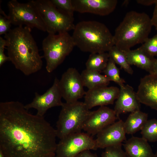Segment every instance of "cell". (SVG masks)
Here are the masks:
<instances>
[{"label":"cell","instance_id":"cell-10","mask_svg":"<svg viewBox=\"0 0 157 157\" xmlns=\"http://www.w3.org/2000/svg\"><path fill=\"white\" fill-rule=\"evenodd\" d=\"M59 83L62 98L66 102L77 101L85 94L81 74L75 68L68 69L62 74Z\"/></svg>","mask_w":157,"mask_h":157},{"label":"cell","instance_id":"cell-23","mask_svg":"<svg viewBox=\"0 0 157 157\" xmlns=\"http://www.w3.org/2000/svg\"><path fill=\"white\" fill-rule=\"evenodd\" d=\"M110 58L116 64L119 65L126 72L132 74L133 71L129 64L124 52L114 46L108 52Z\"/></svg>","mask_w":157,"mask_h":157},{"label":"cell","instance_id":"cell-20","mask_svg":"<svg viewBox=\"0 0 157 157\" xmlns=\"http://www.w3.org/2000/svg\"><path fill=\"white\" fill-rule=\"evenodd\" d=\"M81 75L84 87L88 90L107 86L110 81L105 76L100 73L86 69L82 71Z\"/></svg>","mask_w":157,"mask_h":157},{"label":"cell","instance_id":"cell-22","mask_svg":"<svg viewBox=\"0 0 157 157\" xmlns=\"http://www.w3.org/2000/svg\"><path fill=\"white\" fill-rule=\"evenodd\" d=\"M109 58L108 52L91 53L85 63L86 69L100 73L106 67Z\"/></svg>","mask_w":157,"mask_h":157},{"label":"cell","instance_id":"cell-12","mask_svg":"<svg viewBox=\"0 0 157 157\" xmlns=\"http://www.w3.org/2000/svg\"><path fill=\"white\" fill-rule=\"evenodd\" d=\"M117 119L114 110L105 106H100L90 112L86 120L83 130L91 136L97 135Z\"/></svg>","mask_w":157,"mask_h":157},{"label":"cell","instance_id":"cell-11","mask_svg":"<svg viewBox=\"0 0 157 157\" xmlns=\"http://www.w3.org/2000/svg\"><path fill=\"white\" fill-rule=\"evenodd\" d=\"M59 80L56 78L52 86L44 93H35V97L31 103L24 105L27 110L34 108L37 111L36 115L44 117L47 110L52 107L61 106L62 96L59 85Z\"/></svg>","mask_w":157,"mask_h":157},{"label":"cell","instance_id":"cell-28","mask_svg":"<svg viewBox=\"0 0 157 157\" xmlns=\"http://www.w3.org/2000/svg\"><path fill=\"white\" fill-rule=\"evenodd\" d=\"M105 149L101 157H127L122 148V145L108 147Z\"/></svg>","mask_w":157,"mask_h":157},{"label":"cell","instance_id":"cell-8","mask_svg":"<svg viewBox=\"0 0 157 157\" xmlns=\"http://www.w3.org/2000/svg\"><path fill=\"white\" fill-rule=\"evenodd\" d=\"M8 17L12 24L18 26L25 25L46 31L45 27L36 7L30 1L26 3L12 0L8 3Z\"/></svg>","mask_w":157,"mask_h":157},{"label":"cell","instance_id":"cell-18","mask_svg":"<svg viewBox=\"0 0 157 157\" xmlns=\"http://www.w3.org/2000/svg\"><path fill=\"white\" fill-rule=\"evenodd\" d=\"M123 145L127 157H155L148 142L142 137L132 136Z\"/></svg>","mask_w":157,"mask_h":157},{"label":"cell","instance_id":"cell-6","mask_svg":"<svg viewBox=\"0 0 157 157\" xmlns=\"http://www.w3.org/2000/svg\"><path fill=\"white\" fill-rule=\"evenodd\" d=\"M75 46L68 32L49 34L42 43L47 72H53L64 60Z\"/></svg>","mask_w":157,"mask_h":157},{"label":"cell","instance_id":"cell-2","mask_svg":"<svg viewBox=\"0 0 157 157\" xmlns=\"http://www.w3.org/2000/svg\"><path fill=\"white\" fill-rule=\"evenodd\" d=\"M31 28L18 26L5 35L8 56L15 68L26 76L40 70L43 63Z\"/></svg>","mask_w":157,"mask_h":157},{"label":"cell","instance_id":"cell-31","mask_svg":"<svg viewBox=\"0 0 157 157\" xmlns=\"http://www.w3.org/2000/svg\"><path fill=\"white\" fill-rule=\"evenodd\" d=\"M90 150H87L83 151L74 157H99L97 154L92 152Z\"/></svg>","mask_w":157,"mask_h":157},{"label":"cell","instance_id":"cell-24","mask_svg":"<svg viewBox=\"0 0 157 157\" xmlns=\"http://www.w3.org/2000/svg\"><path fill=\"white\" fill-rule=\"evenodd\" d=\"M141 131L142 137L148 142L157 141V119L148 120Z\"/></svg>","mask_w":157,"mask_h":157},{"label":"cell","instance_id":"cell-36","mask_svg":"<svg viewBox=\"0 0 157 157\" xmlns=\"http://www.w3.org/2000/svg\"><path fill=\"white\" fill-rule=\"evenodd\" d=\"M155 154V157H157V150Z\"/></svg>","mask_w":157,"mask_h":157},{"label":"cell","instance_id":"cell-25","mask_svg":"<svg viewBox=\"0 0 157 157\" xmlns=\"http://www.w3.org/2000/svg\"><path fill=\"white\" fill-rule=\"evenodd\" d=\"M103 72L110 81H114L119 85L125 82V80L120 77L119 69L116 66V63L110 57Z\"/></svg>","mask_w":157,"mask_h":157},{"label":"cell","instance_id":"cell-33","mask_svg":"<svg viewBox=\"0 0 157 157\" xmlns=\"http://www.w3.org/2000/svg\"><path fill=\"white\" fill-rule=\"evenodd\" d=\"M156 0H138V3L145 6H150L155 4Z\"/></svg>","mask_w":157,"mask_h":157},{"label":"cell","instance_id":"cell-21","mask_svg":"<svg viewBox=\"0 0 157 157\" xmlns=\"http://www.w3.org/2000/svg\"><path fill=\"white\" fill-rule=\"evenodd\" d=\"M148 114L140 110L131 113L125 122L124 127L126 134L132 135L141 130L148 120Z\"/></svg>","mask_w":157,"mask_h":157},{"label":"cell","instance_id":"cell-4","mask_svg":"<svg viewBox=\"0 0 157 157\" xmlns=\"http://www.w3.org/2000/svg\"><path fill=\"white\" fill-rule=\"evenodd\" d=\"M153 25L151 18L144 12L127 13L116 28L113 35L114 45L123 51L148 38Z\"/></svg>","mask_w":157,"mask_h":157},{"label":"cell","instance_id":"cell-7","mask_svg":"<svg viewBox=\"0 0 157 157\" xmlns=\"http://www.w3.org/2000/svg\"><path fill=\"white\" fill-rule=\"evenodd\" d=\"M31 1L37 9L49 34L68 32L73 30L75 25L74 17L62 12L50 0Z\"/></svg>","mask_w":157,"mask_h":157},{"label":"cell","instance_id":"cell-17","mask_svg":"<svg viewBox=\"0 0 157 157\" xmlns=\"http://www.w3.org/2000/svg\"><path fill=\"white\" fill-rule=\"evenodd\" d=\"M136 93L140 103L157 110V74H149L141 78Z\"/></svg>","mask_w":157,"mask_h":157},{"label":"cell","instance_id":"cell-9","mask_svg":"<svg viewBox=\"0 0 157 157\" xmlns=\"http://www.w3.org/2000/svg\"><path fill=\"white\" fill-rule=\"evenodd\" d=\"M98 149L95 139L86 132L68 135L57 143L56 157H74L85 150Z\"/></svg>","mask_w":157,"mask_h":157},{"label":"cell","instance_id":"cell-29","mask_svg":"<svg viewBox=\"0 0 157 157\" xmlns=\"http://www.w3.org/2000/svg\"><path fill=\"white\" fill-rule=\"evenodd\" d=\"M0 13L2 15H0V35L6 34L9 32L10 29L11 22L8 17L0 8Z\"/></svg>","mask_w":157,"mask_h":157},{"label":"cell","instance_id":"cell-5","mask_svg":"<svg viewBox=\"0 0 157 157\" xmlns=\"http://www.w3.org/2000/svg\"><path fill=\"white\" fill-rule=\"evenodd\" d=\"M61 107L56 129L57 137L60 139L81 132L90 112L84 102L78 101L63 103Z\"/></svg>","mask_w":157,"mask_h":157},{"label":"cell","instance_id":"cell-3","mask_svg":"<svg viewBox=\"0 0 157 157\" xmlns=\"http://www.w3.org/2000/svg\"><path fill=\"white\" fill-rule=\"evenodd\" d=\"M72 35L75 46L92 53L108 52L114 46L113 35L104 24L96 21L78 23Z\"/></svg>","mask_w":157,"mask_h":157},{"label":"cell","instance_id":"cell-34","mask_svg":"<svg viewBox=\"0 0 157 157\" xmlns=\"http://www.w3.org/2000/svg\"><path fill=\"white\" fill-rule=\"evenodd\" d=\"M150 74H157V59L155 63L152 72Z\"/></svg>","mask_w":157,"mask_h":157},{"label":"cell","instance_id":"cell-16","mask_svg":"<svg viewBox=\"0 0 157 157\" xmlns=\"http://www.w3.org/2000/svg\"><path fill=\"white\" fill-rule=\"evenodd\" d=\"M119 95L113 109L117 119L122 113H132L140 110V104L133 87L123 84L120 85Z\"/></svg>","mask_w":157,"mask_h":157},{"label":"cell","instance_id":"cell-26","mask_svg":"<svg viewBox=\"0 0 157 157\" xmlns=\"http://www.w3.org/2000/svg\"><path fill=\"white\" fill-rule=\"evenodd\" d=\"M53 5L64 13L73 17L75 12L72 0H50Z\"/></svg>","mask_w":157,"mask_h":157},{"label":"cell","instance_id":"cell-27","mask_svg":"<svg viewBox=\"0 0 157 157\" xmlns=\"http://www.w3.org/2000/svg\"><path fill=\"white\" fill-rule=\"evenodd\" d=\"M140 47L150 56L157 57V33L149 38Z\"/></svg>","mask_w":157,"mask_h":157},{"label":"cell","instance_id":"cell-15","mask_svg":"<svg viewBox=\"0 0 157 157\" xmlns=\"http://www.w3.org/2000/svg\"><path fill=\"white\" fill-rule=\"evenodd\" d=\"M75 11L107 15L115 9L117 0H72Z\"/></svg>","mask_w":157,"mask_h":157},{"label":"cell","instance_id":"cell-32","mask_svg":"<svg viewBox=\"0 0 157 157\" xmlns=\"http://www.w3.org/2000/svg\"><path fill=\"white\" fill-rule=\"evenodd\" d=\"M155 7L151 20L153 26L157 30V0L155 4Z\"/></svg>","mask_w":157,"mask_h":157},{"label":"cell","instance_id":"cell-13","mask_svg":"<svg viewBox=\"0 0 157 157\" xmlns=\"http://www.w3.org/2000/svg\"><path fill=\"white\" fill-rule=\"evenodd\" d=\"M124 122L121 119L109 125L97 135L95 139L98 149L122 145L126 140Z\"/></svg>","mask_w":157,"mask_h":157},{"label":"cell","instance_id":"cell-35","mask_svg":"<svg viewBox=\"0 0 157 157\" xmlns=\"http://www.w3.org/2000/svg\"><path fill=\"white\" fill-rule=\"evenodd\" d=\"M0 157H5L1 151H0Z\"/></svg>","mask_w":157,"mask_h":157},{"label":"cell","instance_id":"cell-30","mask_svg":"<svg viewBox=\"0 0 157 157\" xmlns=\"http://www.w3.org/2000/svg\"><path fill=\"white\" fill-rule=\"evenodd\" d=\"M6 46V42L5 39L0 37V66L6 62L10 61L8 56H6L4 53V49Z\"/></svg>","mask_w":157,"mask_h":157},{"label":"cell","instance_id":"cell-19","mask_svg":"<svg viewBox=\"0 0 157 157\" xmlns=\"http://www.w3.org/2000/svg\"><path fill=\"white\" fill-rule=\"evenodd\" d=\"M124 52L130 65H135L149 74H151L157 59L149 55L140 47Z\"/></svg>","mask_w":157,"mask_h":157},{"label":"cell","instance_id":"cell-14","mask_svg":"<svg viewBox=\"0 0 157 157\" xmlns=\"http://www.w3.org/2000/svg\"><path fill=\"white\" fill-rule=\"evenodd\" d=\"M119 88L115 86L101 87L88 90L86 92L83 102L90 109L98 106L113 104L119 94Z\"/></svg>","mask_w":157,"mask_h":157},{"label":"cell","instance_id":"cell-1","mask_svg":"<svg viewBox=\"0 0 157 157\" xmlns=\"http://www.w3.org/2000/svg\"><path fill=\"white\" fill-rule=\"evenodd\" d=\"M19 101L0 103V151L5 157H56V129Z\"/></svg>","mask_w":157,"mask_h":157}]
</instances>
